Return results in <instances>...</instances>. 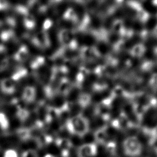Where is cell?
Instances as JSON below:
<instances>
[{
	"instance_id": "cell-1",
	"label": "cell",
	"mask_w": 157,
	"mask_h": 157,
	"mask_svg": "<svg viewBox=\"0 0 157 157\" xmlns=\"http://www.w3.org/2000/svg\"><path fill=\"white\" fill-rule=\"evenodd\" d=\"M66 127L70 134L82 137L89 130V122L82 115H77L68 119L66 122Z\"/></svg>"
},
{
	"instance_id": "cell-2",
	"label": "cell",
	"mask_w": 157,
	"mask_h": 157,
	"mask_svg": "<svg viewBox=\"0 0 157 157\" xmlns=\"http://www.w3.org/2000/svg\"><path fill=\"white\" fill-rule=\"evenodd\" d=\"M123 150L126 155L129 157H138L142 151V145L136 136L126 138L123 143Z\"/></svg>"
},
{
	"instance_id": "cell-3",
	"label": "cell",
	"mask_w": 157,
	"mask_h": 157,
	"mask_svg": "<svg viewBox=\"0 0 157 157\" xmlns=\"http://www.w3.org/2000/svg\"><path fill=\"white\" fill-rule=\"evenodd\" d=\"M57 38L62 48H78L76 34L72 29H62L59 32Z\"/></svg>"
},
{
	"instance_id": "cell-4",
	"label": "cell",
	"mask_w": 157,
	"mask_h": 157,
	"mask_svg": "<svg viewBox=\"0 0 157 157\" xmlns=\"http://www.w3.org/2000/svg\"><path fill=\"white\" fill-rule=\"evenodd\" d=\"M32 42L36 47L43 49L49 47L51 44L49 34L46 31L44 30H41L35 34L32 39Z\"/></svg>"
},
{
	"instance_id": "cell-5",
	"label": "cell",
	"mask_w": 157,
	"mask_h": 157,
	"mask_svg": "<svg viewBox=\"0 0 157 157\" xmlns=\"http://www.w3.org/2000/svg\"><path fill=\"white\" fill-rule=\"evenodd\" d=\"M80 56L86 61H95L100 57L94 46H84L80 49Z\"/></svg>"
},
{
	"instance_id": "cell-6",
	"label": "cell",
	"mask_w": 157,
	"mask_h": 157,
	"mask_svg": "<svg viewBox=\"0 0 157 157\" xmlns=\"http://www.w3.org/2000/svg\"><path fill=\"white\" fill-rule=\"evenodd\" d=\"M97 153V147L94 143H88L82 145L78 150L79 157H94Z\"/></svg>"
},
{
	"instance_id": "cell-7",
	"label": "cell",
	"mask_w": 157,
	"mask_h": 157,
	"mask_svg": "<svg viewBox=\"0 0 157 157\" xmlns=\"http://www.w3.org/2000/svg\"><path fill=\"white\" fill-rule=\"evenodd\" d=\"M94 138L97 142L100 144L105 145L108 142V135L105 127L100 128L94 133Z\"/></svg>"
},
{
	"instance_id": "cell-8",
	"label": "cell",
	"mask_w": 157,
	"mask_h": 157,
	"mask_svg": "<svg viewBox=\"0 0 157 157\" xmlns=\"http://www.w3.org/2000/svg\"><path fill=\"white\" fill-rule=\"evenodd\" d=\"M2 91L6 94H12L15 90V82L11 78H5L1 83Z\"/></svg>"
},
{
	"instance_id": "cell-9",
	"label": "cell",
	"mask_w": 157,
	"mask_h": 157,
	"mask_svg": "<svg viewBox=\"0 0 157 157\" xmlns=\"http://www.w3.org/2000/svg\"><path fill=\"white\" fill-rule=\"evenodd\" d=\"M36 97V90L32 86H28L24 90L23 93V100L26 102L34 101Z\"/></svg>"
},
{
	"instance_id": "cell-10",
	"label": "cell",
	"mask_w": 157,
	"mask_h": 157,
	"mask_svg": "<svg viewBox=\"0 0 157 157\" xmlns=\"http://www.w3.org/2000/svg\"><path fill=\"white\" fill-rule=\"evenodd\" d=\"M145 51L146 48L144 45L143 44L138 43L132 47L130 50V54L133 57L139 58L144 55Z\"/></svg>"
},
{
	"instance_id": "cell-11",
	"label": "cell",
	"mask_w": 157,
	"mask_h": 157,
	"mask_svg": "<svg viewBox=\"0 0 157 157\" xmlns=\"http://www.w3.org/2000/svg\"><path fill=\"white\" fill-rule=\"evenodd\" d=\"M56 144L61 150V152L69 151L72 147V143L67 138H57L55 141Z\"/></svg>"
},
{
	"instance_id": "cell-12",
	"label": "cell",
	"mask_w": 157,
	"mask_h": 157,
	"mask_svg": "<svg viewBox=\"0 0 157 157\" xmlns=\"http://www.w3.org/2000/svg\"><path fill=\"white\" fill-rule=\"evenodd\" d=\"M29 56V53L28 48L25 46H22L15 54L14 59L15 60L20 62H23L28 59Z\"/></svg>"
},
{
	"instance_id": "cell-13",
	"label": "cell",
	"mask_w": 157,
	"mask_h": 157,
	"mask_svg": "<svg viewBox=\"0 0 157 157\" xmlns=\"http://www.w3.org/2000/svg\"><path fill=\"white\" fill-rule=\"evenodd\" d=\"M24 24L26 28L29 30H31L36 25V19L34 16L29 13L24 16Z\"/></svg>"
},
{
	"instance_id": "cell-14",
	"label": "cell",
	"mask_w": 157,
	"mask_h": 157,
	"mask_svg": "<svg viewBox=\"0 0 157 157\" xmlns=\"http://www.w3.org/2000/svg\"><path fill=\"white\" fill-rule=\"evenodd\" d=\"M91 101V97L87 94H81L79 97L77 102L83 109L87 107Z\"/></svg>"
},
{
	"instance_id": "cell-15",
	"label": "cell",
	"mask_w": 157,
	"mask_h": 157,
	"mask_svg": "<svg viewBox=\"0 0 157 157\" xmlns=\"http://www.w3.org/2000/svg\"><path fill=\"white\" fill-rule=\"evenodd\" d=\"M27 74V70L25 69H19L15 74L13 75L11 79L13 82H16L19 79L22 78L23 77L26 76Z\"/></svg>"
},
{
	"instance_id": "cell-16",
	"label": "cell",
	"mask_w": 157,
	"mask_h": 157,
	"mask_svg": "<svg viewBox=\"0 0 157 157\" xmlns=\"http://www.w3.org/2000/svg\"><path fill=\"white\" fill-rule=\"evenodd\" d=\"M106 151L110 155H113L116 153L117 151V144L113 141H108L105 144Z\"/></svg>"
},
{
	"instance_id": "cell-17",
	"label": "cell",
	"mask_w": 157,
	"mask_h": 157,
	"mask_svg": "<svg viewBox=\"0 0 157 157\" xmlns=\"http://www.w3.org/2000/svg\"><path fill=\"white\" fill-rule=\"evenodd\" d=\"M14 36V33L11 30H4L2 31L0 35V37L2 41H7L9 40L10 39L13 38Z\"/></svg>"
},
{
	"instance_id": "cell-18",
	"label": "cell",
	"mask_w": 157,
	"mask_h": 157,
	"mask_svg": "<svg viewBox=\"0 0 157 157\" xmlns=\"http://www.w3.org/2000/svg\"><path fill=\"white\" fill-rule=\"evenodd\" d=\"M9 64V61L8 59H2V61L0 63V71H2L6 69Z\"/></svg>"
},
{
	"instance_id": "cell-19",
	"label": "cell",
	"mask_w": 157,
	"mask_h": 157,
	"mask_svg": "<svg viewBox=\"0 0 157 157\" xmlns=\"http://www.w3.org/2000/svg\"><path fill=\"white\" fill-rule=\"evenodd\" d=\"M8 2L5 1H0V10L6 9L8 7Z\"/></svg>"
},
{
	"instance_id": "cell-20",
	"label": "cell",
	"mask_w": 157,
	"mask_h": 157,
	"mask_svg": "<svg viewBox=\"0 0 157 157\" xmlns=\"http://www.w3.org/2000/svg\"><path fill=\"white\" fill-rule=\"evenodd\" d=\"M26 157H37V155L34 151H31L26 154Z\"/></svg>"
},
{
	"instance_id": "cell-21",
	"label": "cell",
	"mask_w": 157,
	"mask_h": 157,
	"mask_svg": "<svg viewBox=\"0 0 157 157\" xmlns=\"http://www.w3.org/2000/svg\"><path fill=\"white\" fill-rule=\"evenodd\" d=\"M44 157H55V156L52 155L51 154H47L46 155H45Z\"/></svg>"
},
{
	"instance_id": "cell-22",
	"label": "cell",
	"mask_w": 157,
	"mask_h": 157,
	"mask_svg": "<svg viewBox=\"0 0 157 157\" xmlns=\"http://www.w3.org/2000/svg\"><path fill=\"white\" fill-rule=\"evenodd\" d=\"M155 55L157 56V47H155Z\"/></svg>"
}]
</instances>
